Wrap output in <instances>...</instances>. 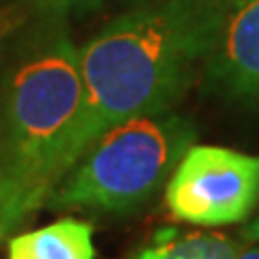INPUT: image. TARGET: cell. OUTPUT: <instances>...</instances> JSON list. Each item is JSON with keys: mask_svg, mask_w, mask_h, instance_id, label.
Here are the masks:
<instances>
[{"mask_svg": "<svg viewBox=\"0 0 259 259\" xmlns=\"http://www.w3.org/2000/svg\"><path fill=\"white\" fill-rule=\"evenodd\" d=\"M231 0H153L123 9L84 48L82 153L110 127L171 110L203 69Z\"/></svg>", "mask_w": 259, "mask_h": 259, "instance_id": "obj_1", "label": "cell"}, {"mask_svg": "<svg viewBox=\"0 0 259 259\" xmlns=\"http://www.w3.org/2000/svg\"><path fill=\"white\" fill-rule=\"evenodd\" d=\"M87 89L65 15L15 7L0 30V147L52 192L82 158Z\"/></svg>", "mask_w": 259, "mask_h": 259, "instance_id": "obj_2", "label": "cell"}, {"mask_svg": "<svg viewBox=\"0 0 259 259\" xmlns=\"http://www.w3.org/2000/svg\"><path fill=\"white\" fill-rule=\"evenodd\" d=\"M197 130L173 110L136 117L104 132L48 194L50 209H139L173 175Z\"/></svg>", "mask_w": 259, "mask_h": 259, "instance_id": "obj_3", "label": "cell"}, {"mask_svg": "<svg viewBox=\"0 0 259 259\" xmlns=\"http://www.w3.org/2000/svg\"><path fill=\"white\" fill-rule=\"evenodd\" d=\"M173 218L199 227L242 223L259 203V156L192 145L166 182Z\"/></svg>", "mask_w": 259, "mask_h": 259, "instance_id": "obj_4", "label": "cell"}, {"mask_svg": "<svg viewBox=\"0 0 259 259\" xmlns=\"http://www.w3.org/2000/svg\"><path fill=\"white\" fill-rule=\"evenodd\" d=\"M203 74L227 97H259V0H231Z\"/></svg>", "mask_w": 259, "mask_h": 259, "instance_id": "obj_5", "label": "cell"}, {"mask_svg": "<svg viewBox=\"0 0 259 259\" xmlns=\"http://www.w3.org/2000/svg\"><path fill=\"white\" fill-rule=\"evenodd\" d=\"M7 259H95L93 227L76 218H61L20 233L9 238Z\"/></svg>", "mask_w": 259, "mask_h": 259, "instance_id": "obj_6", "label": "cell"}, {"mask_svg": "<svg viewBox=\"0 0 259 259\" xmlns=\"http://www.w3.org/2000/svg\"><path fill=\"white\" fill-rule=\"evenodd\" d=\"M50 190L30 177L0 147V242L9 240L26 218L46 205Z\"/></svg>", "mask_w": 259, "mask_h": 259, "instance_id": "obj_7", "label": "cell"}, {"mask_svg": "<svg viewBox=\"0 0 259 259\" xmlns=\"http://www.w3.org/2000/svg\"><path fill=\"white\" fill-rule=\"evenodd\" d=\"M242 244L218 231L177 233L164 229L130 259H233Z\"/></svg>", "mask_w": 259, "mask_h": 259, "instance_id": "obj_8", "label": "cell"}, {"mask_svg": "<svg viewBox=\"0 0 259 259\" xmlns=\"http://www.w3.org/2000/svg\"><path fill=\"white\" fill-rule=\"evenodd\" d=\"M106 0H11L13 7L32 13H54V15H69L74 13H87L100 7Z\"/></svg>", "mask_w": 259, "mask_h": 259, "instance_id": "obj_9", "label": "cell"}, {"mask_svg": "<svg viewBox=\"0 0 259 259\" xmlns=\"http://www.w3.org/2000/svg\"><path fill=\"white\" fill-rule=\"evenodd\" d=\"M233 259H259V242H250V244H242L238 255Z\"/></svg>", "mask_w": 259, "mask_h": 259, "instance_id": "obj_10", "label": "cell"}, {"mask_svg": "<svg viewBox=\"0 0 259 259\" xmlns=\"http://www.w3.org/2000/svg\"><path fill=\"white\" fill-rule=\"evenodd\" d=\"M242 240H246V242H259V216L244 227V231H242Z\"/></svg>", "mask_w": 259, "mask_h": 259, "instance_id": "obj_11", "label": "cell"}, {"mask_svg": "<svg viewBox=\"0 0 259 259\" xmlns=\"http://www.w3.org/2000/svg\"><path fill=\"white\" fill-rule=\"evenodd\" d=\"M112 3H117L119 7H123V9H130V7L145 5V3H153V0H112Z\"/></svg>", "mask_w": 259, "mask_h": 259, "instance_id": "obj_12", "label": "cell"}, {"mask_svg": "<svg viewBox=\"0 0 259 259\" xmlns=\"http://www.w3.org/2000/svg\"><path fill=\"white\" fill-rule=\"evenodd\" d=\"M11 13H13V7H11V5L7 7V9H3V7H0V26H3V24L9 20V15H11Z\"/></svg>", "mask_w": 259, "mask_h": 259, "instance_id": "obj_13", "label": "cell"}, {"mask_svg": "<svg viewBox=\"0 0 259 259\" xmlns=\"http://www.w3.org/2000/svg\"><path fill=\"white\" fill-rule=\"evenodd\" d=\"M11 7H13V5H11ZM13 11H15V7H13ZM11 15H13V13H11ZM11 15H9V18H11ZM7 22H9V20H7ZM7 22H5V24H7ZM5 24H3V26H5ZM3 26H0V30H3Z\"/></svg>", "mask_w": 259, "mask_h": 259, "instance_id": "obj_14", "label": "cell"}]
</instances>
